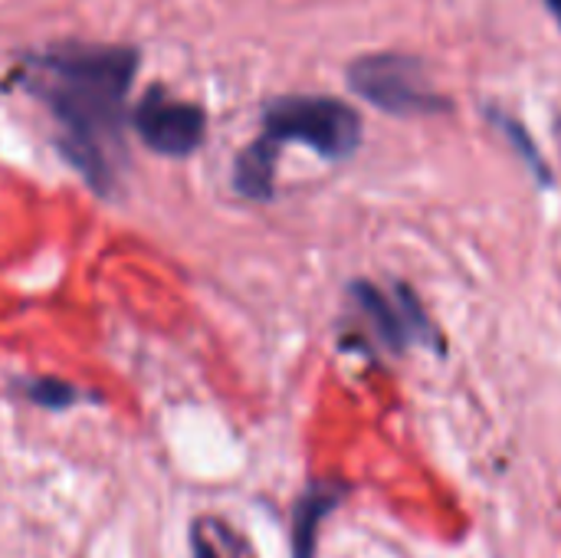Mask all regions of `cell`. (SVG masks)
<instances>
[{"label":"cell","instance_id":"8992f818","mask_svg":"<svg viewBox=\"0 0 561 558\" xmlns=\"http://www.w3.org/2000/svg\"><path fill=\"white\" fill-rule=\"evenodd\" d=\"M339 500H342L339 487L316 483V487L306 490V497L296 503V516H293V558H312L319 526L335 510Z\"/></svg>","mask_w":561,"mask_h":558},{"label":"cell","instance_id":"30bf717a","mask_svg":"<svg viewBox=\"0 0 561 558\" xmlns=\"http://www.w3.org/2000/svg\"><path fill=\"white\" fill-rule=\"evenodd\" d=\"M546 7H549V13L559 20V26H561V0H546Z\"/></svg>","mask_w":561,"mask_h":558},{"label":"cell","instance_id":"7a4b0ae2","mask_svg":"<svg viewBox=\"0 0 561 558\" xmlns=\"http://www.w3.org/2000/svg\"><path fill=\"white\" fill-rule=\"evenodd\" d=\"M260 141L306 145L329 161H345L362 145V115L335 95H279L263 109Z\"/></svg>","mask_w":561,"mask_h":558},{"label":"cell","instance_id":"9c48e42d","mask_svg":"<svg viewBox=\"0 0 561 558\" xmlns=\"http://www.w3.org/2000/svg\"><path fill=\"white\" fill-rule=\"evenodd\" d=\"M194 558H220V556H217V549H214L201 533H197V536H194Z\"/></svg>","mask_w":561,"mask_h":558},{"label":"cell","instance_id":"6da1fadb","mask_svg":"<svg viewBox=\"0 0 561 558\" xmlns=\"http://www.w3.org/2000/svg\"><path fill=\"white\" fill-rule=\"evenodd\" d=\"M138 72V49L115 43H46L20 56L13 82L56 122V145L66 161L108 194L122 168V128L128 89Z\"/></svg>","mask_w":561,"mask_h":558},{"label":"cell","instance_id":"52a82bcc","mask_svg":"<svg viewBox=\"0 0 561 558\" xmlns=\"http://www.w3.org/2000/svg\"><path fill=\"white\" fill-rule=\"evenodd\" d=\"M490 118H493V122H496V125H500V128L506 132L510 145H513V148H516V151H519V155L526 158V164L533 168V174H536V178H542V181L549 184V181H552V174H549V168H546V161H542L539 148L533 145L529 132H526V128H523V125H519L516 118H510V115H503V112H496V109L490 112Z\"/></svg>","mask_w":561,"mask_h":558},{"label":"cell","instance_id":"5b68a950","mask_svg":"<svg viewBox=\"0 0 561 558\" xmlns=\"http://www.w3.org/2000/svg\"><path fill=\"white\" fill-rule=\"evenodd\" d=\"M131 125L138 138L164 155V158H187L204 145L207 115L197 102H184L168 95L164 89H148L131 112Z\"/></svg>","mask_w":561,"mask_h":558},{"label":"cell","instance_id":"277c9868","mask_svg":"<svg viewBox=\"0 0 561 558\" xmlns=\"http://www.w3.org/2000/svg\"><path fill=\"white\" fill-rule=\"evenodd\" d=\"M348 293H352V303L358 306L362 319L371 326L375 339L381 345H388L391 352H401L411 345H431V349L437 345V332L411 286L394 283L388 293L378 283L358 280V283H352Z\"/></svg>","mask_w":561,"mask_h":558},{"label":"cell","instance_id":"3957f363","mask_svg":"<svg viewBox=\"0 0 561 558\" xmlns=\"http://www.w3.org/2000/svg\"><path fill=\"white\" fill-rule=\"evenodd\" d=\"M348 86L388 115H444L450 99L440 95L417 56L371 53L348 66Z\"/></svg>","mask_w":561,"mask_h":558},{"label":"cell","instance_id":"ba28073f","mask_svg":"<svg viewBox=\"0 0 561 558\" xmlns=\"http://www.w3.org/2000/svg\"><path fill=\"white\" fill-rule=\"evenodd\" d=\"M23 395H26L33 405L49 408V411H62V408H69V405L79 398V391H76L72 385L59 382V378H33V382L23 385Z\"/></svg>","mask_w":561,"mask_h":558}]
</instances>
